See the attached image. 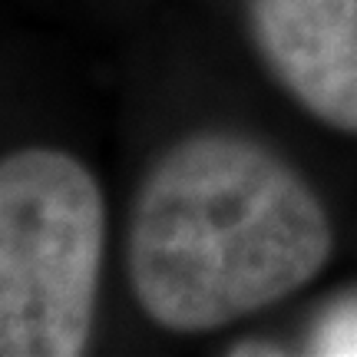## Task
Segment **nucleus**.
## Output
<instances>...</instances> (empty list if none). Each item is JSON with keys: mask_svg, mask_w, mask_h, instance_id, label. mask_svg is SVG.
I'll list each match as a JSON object with an SVG mask.
<instances>
[{"mask_svg": "<svg viewBox=\"0 0 357 357\" xmlns=\"http://www.w3.org/2000/svg\"><path fill=\"white\" fill-rule=\"evenodd\" d=\"M331 248L324 205L281 155L245 136L202 132L142 178L126 268L159 328L199 334L301 291Z\"/></svg>", "mask_w": 357, "mask_h": 357, "instance_id": "f257e3e1", "label": "nucleus"}, {"mask_svg": "<svg viewBox=\"0 0 357 357\" xmlns=\"http://www.w3.org/2000/svg\"><path fill=\"white\" fill-rule=\"evenodd\" d=\"M106 208L96 178L60 149L0 159V357L86 351Z\"/></svg>", "mask_w": 357, "mask_h": 357, "instance_id": "f03ea898", "label": "nucleus"}, {"mask_svg": "<svg viewBox=\"0 0 357 357\" xmlns=\"http://www.w3.org/2000/svg\"><path fill=\"white\" fill-rule=\"evenodd\" d=\"M248 30L307 113L357 136V0H248Z\"/></svg>", "mask_w": 357, "mask_h": 357, "instance_id": "7ed1b4c3", "label": "nucleus"}]
</instances>
